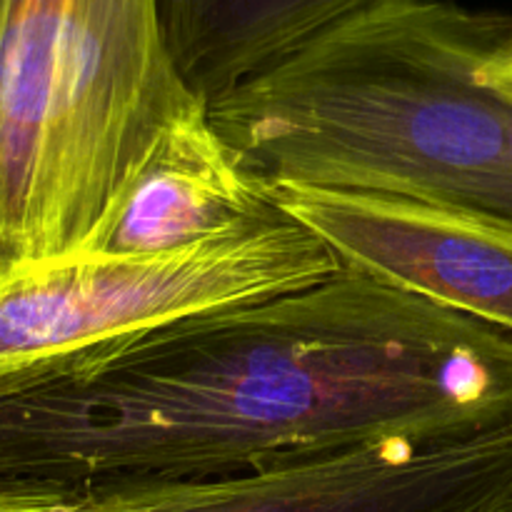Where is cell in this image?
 <instances>
[{"mask_svg": "<svg viewBox=\"0 0 512 512\" xmlns=\"http://www.w3.org/2000/svg\"><path fill=\"white\" fill-rule=\"evenodd\" d=\"M510 420L512 333L343 268L0 373V485L208 480Z\"/></svg>", "mask_w": 512, "mask_h": 512, "instance_id": "6da1fadb", "label": "cell"}, {"mask_svg": "<svg viewBox=\"0 0 512 512\" xmlns=\"http://www.w3.org/2000/svg\"><path fill=\"white\" fill-rule=\"evenodd\" d=\"M200 105L163 0H0V273L83 250Z\"/></svg>", "mask_w": 512, "mask_h": 512, "instance_id": "7a4b0ae2", "label": "cell"}, {"mask_svg": "<svg viewBox=\"0 0 512 512\" xmlns=\"http://www.w3.org/2000/svg\"><path fill=\"white\" fill-rule=\"evenodd\" d=\"M343 265L278 218L170 255L73 253L0 273V373L318 285Z\"/></svg>", "mask_w": 512, "mask_h": 512, "instance_id": "3957f363", "label": "cell"}, {"mask_svg": "<svg viewBox=\"0 0 512 512\" xmlns=\"http://www.w3.org/2000/svg\"><path fill=\"white\" fill-rule=\"evenodd\" d=\"M512 488V420L453 438L368 440L245 473L78 490L73 512H495Z\"/></svg>", "mask_w": 512, "mask_h": 512, "instance_id": "277c9868", "label": "cell"}, {"mask_svg": "<svg viewBox=\"0 0 512 512\" xmlns=\"http://www.w3.org/2000/svg\"><path fill=\"white\" fill-rule=\"evenodd\" d=\"M278 210L343 268L512 333V223L368 190L275 185Z\"/></svg>", "mask_w": 512, "mask_h": 512, "instance_id": "5b68a950", "label": "cell"}, {"mask_svg": "<svg viewBox=\"0 0 512 512\" xmlns=\"http://www.w3.org/2000/svg\"><path fill=\"white\" fill-rule=\"evenodd\" d=\"M285 218L275 188L223 138L208 105L160 133L78 253L170 255Z\"/></svg>", "mask_w": 512, "mask_h": 512, "instance_id": "8992f818", "label": "cell"}, {"mask_svg": "<svg viewBox=\"0 0 512 512\" xmlns=\"http://www.w3.org/2000/svg\"><path fill=\"white\" fill-rule=\"evenodd\" d=\"M385 0H163L185 83L213 103L333 25Z\"/></svg>", "mask_w": 512, "mask_h": 512, "instance_id": "52a82bcc", "label": "cell"}, {"mask_svg": "<svg viewBox=\"0 0 512 512\" xmlns=\"http://www.w3.org/2000/svg\"><path fill=\"white\" fill-rule=\"evenodd\" d=\"M78 490L48 485H0V512H73Z\"/></svg>", "mask_w": 512, "mask_h": 512, "instance_id": "ba28073f", "label": "cell"}, {"mask_svg": "<svg viewBox=\"0 0 512 512\" xmlns=\"http://www.w3.org/2000/svg\"><path fill=\"white\" fill-rule=\"evenodd\" d=\"M485 73H488L490 78L512 80V33L505 38V43L490 55L488 63H485Z\"/></svg>", "mask_w": 512, "mask_h": 512, "instance_id": "9c48e42d", "label": "cell"}, {"mask_svg": "<svg viewBox=\"0 0 512 512\" xmlns=\"http://www.w3.org/2000/svg\"><path fill=\"white\" fill-rule=\"evenodd\" d=\"M495 512H512V488L508 490V495L503 498V503L498 505V510Z\"/></svg>", "mask_w": 512, "mask_h": 512, "instance_id": "30bf717a", "label": "cell"}]
</instances>
